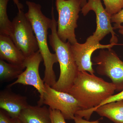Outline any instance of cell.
I'll use <instances>...</instances> for the list:
<instances>
[{
	"mask_svg": "<svg viewBox=\"0 0 123 123\" xmlns=\"http://www.w3.org/2000/svg\"><path fill=\"white\" fill-rule=\"evenodd\" d=\"M18 119L22 123H51L50 111L46 106H31L21 111Z\"/></svg>",
	"mask_w": 123,
	"mask_h": 123,
	"instance_id": "4fadbf2b",
	"label": "cell"
},
{
	"mask_svg": "<svg viewBox=\"0 0 123 123\" xmlns=\"http://www.w3.org/2000/svg\"><path fill=\"white\" fill-rule=\"evenodd\" d=\"M16 119H13L5 111L0 110V123H15Z\"/></svg>",
	"mask_w": 123,
	"mask_h": 123,
	"instance_id": "44dd1931",
	"label": "cell"
},
{
	"mask_svg": "<svg viewBox=\"0 0 123 123\" xmlns=\"http://www.w3.org/2000/svg\"><path fill=\"white\" fill-rule=\"evenodd\" d=\"M98 66L97 72L105 76L111 80L116 88V91L123 90V61L111 48L101 49L99 55L93 58Z\"/></svg>",
	"mask_w": 123,
	"mask_h": 123,
	"instance_id": "52a82bcc",
	"label": "cell"
},
{
	"mask_svg": "<svg viewBox=\"0 0 123 123\" xmlns=\"http://www.w3.org/2000/svg\"><path fill=\"white\" fill-rule=\"evenodd\" d=\"M9 0H0V34L10 36L12 22L9 20L7 6Z\"/></svg>",
	"mask_w": 123,
	"mask_h": 123,
	"instance_id": "2e32d148",
	"label": "cell"
},
{
	"mask_svg": "<svg viewBox=\"0 0 123 123\" xmlns=\"http://www.w3.org/2000/svg\"><path fill=\"white\" fill-rule=\"evenodd\" d=\"M29 105L26 97L14 93L10 88L0 92V108L13 119H18L22 111Z\"/></svg>",
	"mask_w": 123,
	"mask_h": 123,
	"instance_id": "8fae6325",
	"label": "cell"
},
{
	"mask_svg": "<svg viewBox=\"0 0 123 123\" xmlns=\"http://www.w3.org/2000/svg\"><path fill=\"white\" fill-rule=\"evenodd\" d=\"M111 23H115L114 27L121 25L123 23V8L118 13L111 16Z\"/></svg>",
	"mask_w": 123,
	"mask_h": 123,
	"instance_id": "ffe728a7",
	"label": "cell"
},
{
	"mask_svg": "<svg viewBox=\"0 0 123 123\" xmlns=\"http://www.w3.org/2000/svg\"><path fill=\"white\" fill-rule=\"evenodd\" d=\"M26 4L28 10L25 14L32 25L45 66L43 80L52 87L56 82L53 65L58 62L56 55L51 53L48 44V31L51 26L52 20L43 14L40 5L29 1Z\"/></svg>",
	"mask_w": 123,
	"mask_h": 123,
	"instance_id": "7a4b0ae2",
	"label": "cell"
},
{
	"mask_svg": "<svg viewBox=\"0 0 123 123\" xmlns=\"http://www.w3.org/2000/svg\"><path fill=\"white\" fill-rule=\"evenodd\" d=\"M43 104L51 110H59L65 120H73L77 112L81 110L78 101L67 92L55 90L45 84Z\"/></svg>",
	"mask_w": 123,
	"mask_h": 123,
	"instance_id": "ba28073f",
	"label": "cell"
},
{
	"mask_svg": "<svg viewBox=\"0 0 123 123\" xmlns=\"http://www.w3.org/2000/svg\"><path fill=\"white\" fill-rule=\"evenodd\" d=\"M118 44H119L111 43L106 45L100 44L96 46H91L86 42L82 44L77 43L71 44V50L79 71L88 72L90 74H94V70L91 61L93 52L97 49L111 48Z\"/></svg>",
	"mask_w": 123,
	"mask_h": 123,
	"instance_id": "30bf717a",
	"label": "cell"
},
{
	"mask_svg": "<svg viewBox=\"0 0 123 123\" xmlns=\"http://www.w3.org/2000/svg\"><path fill=\"white\" fill-rule=\"evenodd\" d=\"M25 65H17L7 63L0 59V81L7 82L17 79L25 68Z\"/></svg>",
	"mask_w": 123,
	"mask_h": 123,
	"instance_id": "9a60e30c",
	"label": "cell"
},
{
	"mask_svg": "<svg viewBox=\"0 0 123 123\" xmlns=\"http://www.w3.org/2000/svg\"><path fill=\"white\" fill-rule=\"evenodd\" d=\"M12 23L10 37L26 58L37 51L38 46L32 25L23 10H18Z\"/></svg>",
	"mask_w": 123,
	"mask_h": 123,
	"instance_id": "5b68a950",
	"label": "cell"
},
{
	"mask_svg": "<svg viewBox=\"0 0 123 123\" xmlns=\"http://www.w3.org/2000/svg\"><path fill=\"white\" fill-rule=\"evenodd\" d=\"M106 11L111 16L118 13L123 8V0H103Z\"/></svg>",
	"mask_w": 123,
	"mask_h": 123,
	"instance_id": "e0dca14e",
	"label": "cell"
},
{
	"mask_svg": "<svg viewBox=\"0 0 123 123\" xmlns=\"http://www.w3.org/2000/svg\"><path fill=\"white\" fill-rule=\"evenodd\" d=\"M122 100H123V90L119 92L117 94L113 95L111 97H109L107 99H106L105 101H103L98 107L96 108L95 109H95L99 107L100 106L104 105V104H106Z\"/></svg>",
	"mask_w": 123,
	"mask_h": 123,
	"instance_id": "d6986e66",
	"label": "cell"
},
{
	"mask_svg": "<svg viewBox=\"0 0 123 123\" xmlns=\"http://www.w3.org/2000/svg\"><path fill=\"white\" fill-rule=\"evenodd\" d=\"M51 123H67L65 119L59 110L50 109Z\"/></svg>",
	"mask_w": 123,
	"mask_h": 123,
	"instance_id": "ac0fdd59",
	"label": "cell"
},
{
	"mask_svg": "<svg viewBox=\"0 0 123 123\" xmlns=\"http://www.w3.org/2000/svg\"><path fill=\"white\" fill-rule=\"evenodd\" d=\"M15 123H22L18 119H17L15 120Z\"/></svg>",
	"mask_w": 123,
	"mask_h": 123,
	"instance_id": "484cf974",
	"label": "cell"
},
{
	"mask_svg": "<svg viewBox=\"0 0 123 123\" xmlns=\"http://www.w3.org/2000/svg\"><path fill=\"white\" fill-rule=\"evenodd\" d=\"M58 14L57 35L62 42L72 44L78 43L75 34L77 21L81 11L80 0H55Z\"/></svg>",
	"mask_w": 123,
	"mask_h": 123,
	"instance_id": "277c9868",
	"label": "cell"
},
{
	"mask_svg": "<svg viewBox=\"0 0 123 123\" xmlns=\"http://www.w3.org/2000/svg\"><path fill=\"white\" fill-rule=\"evenodd\" d=\"M116 91L112 82L86 72L79 71L72 87L67 93L79 102L81 110L77 114L88 120L96 108L113 95Z\"/></svg>",
	"mask_w": 123,
	"mask_h": 123,
	"instance_id": "6da1fadb",
	"label": "cell"
},
{
	"mask_svg": "<svg viewBox=\"0 0 123 123\" xmlns=\"http://www.w3.org/2000/svg\"><path fill=\"white\" fill-rule=\"evenodd\" d=\"M43 57L38 50L30 56L26 58L25 65L26 69L19 76L16 81L7 86L10 88L16 84L32 86L35 88L40 94L38 102V105L43 106V95L45 92V83L40 77L39 68Z\"/></svg>",
	"mask_w": 123,
	"mask_h": 123,
	"instance_id": "9c48e42d",
	"label": "cell"
},
{
	"mask_svg": "<svg viewBox=\"0 0 123 123\" xmlns=\"http://www.w3.org/2000/svg\"><path fill=\"white\" fill-rule=\"evenodd\" d=\"M51 34L49 36V43L57 56L60 73L59 79L52 88L55 90L68 92L72 87L79 72L73 55L69 42L64 43L57 35V22L54 16L53 8L51 13Z\"/></svg>",
	"mask_w": 123,
	"mask_h": 123,
	"instance_id": "3957f363",
	"label": "cell"
},
{
	"mask_svg": "<svg viewBox=\"0 0 123 123\" xmlns=\"http://www.w3.org/2000/svg\"><path fill=\"white\" fill-rule=\"evenodd\" d=\"M26 58L9 36L0 34V59L10 63L25 65Z\"/></svg>",
	"mask_w": 123,
	"mask_h": 123,
	"instance_id": "7c38bea8",
	"label": "cell"
},
{
	"mask_svg": "<svg viewBox=\"0 0 123 123\" xmlns=\"http://www.w3.org/2000/svg\"><path fill=\"white\" fill-rule=\"evenodd\" d=\"M94 111L113 123H123V100L106 104L97 108Z\"/></svg>",
	"mask_w": 123,
	"mask_h": 123,
	"instance_id": "5bb4252c",
	"label": "cell"
},
{
	"mask_svg": "<svg viewBox=\"0 0 123 123\" xmlns=\"http://www.w3.org/2000/svg\"><path fill=\"white\" fill-rule=\"evenodd\" d=\"M91 10L94 11L96 14L97 29L93 35L89 37L86 42L91 46L98 45L100 44V41L111 33L110 43H117L118 38L111 25V16L104 8L101 0H88L87 4L82 8L81 13L85 16Z\"/></svg>",
	"mask_w": 123,
	"mask_h": 123,
	"instance_id": "8992f818",
	"label": "cell"
},
{
	"mask_svg": "<svg viewBox=\"0 0 123 123\" xmlns=\"http://www.w3.org/2000/svg\"><path fill=\"white\" fill-rule=\"evenodd\" d=\"M74 120L75 123H99L98 120L90 121L88 120H85L82 118V117L78 115H76L74 117Z\"/></svg>",
	"mask_w": 123,
	"mask_h": 123,
	"instance_id": "7402d4cb",
	"label": "cell"
},
{
	"mask_svg": "<svg viewBox=\"0 0 123 123\" xmlns=\"http://www.w3.org/2000/svg\"><path fill=\"white\" fill-rule=\"evenodd\" d=\"M88 0H80L81 8H83L87 4Z\"/></svg>",
	"mask_w": 123,
	"mask_h": 123,
	"instance_id": "d4e9b609",
	"label": "cell"
},
{
	"mask_svg": "<svg viewBox=\"0 0 123 123\" xmlns=\"http://www.w3.org/2000/svg\"><path fill=\"white\" fill-rule=\"evenodd\" d=\"M114 30H115L116 29H118L119 33H120L123 37V26L121 25H120L118 26L114 27Z\"/></svg>",
	"mask_w": 123,
	"mask_h": 123,
	"instance_id": "cb8c5ba5",
	"label": "cell"
},
{
	"mask_svg": "<svg viewBox=\"0 0 123 123\" xmlns=\"http://www.w3.org/2000/svg\"><path fill=\"white\" fill-rule=\"evenodd\" d=\"M14 3L18 7V9L23 10V6L22 4L20 3L18 0H12Z\"/></svg>",
	"mask_w": 123,
	"mask_h": 123,
	"instance_id": "603a6c76",
	"label": "cell"
}]
</instances>
